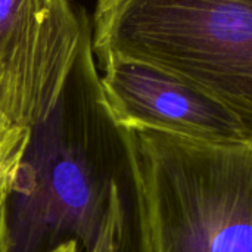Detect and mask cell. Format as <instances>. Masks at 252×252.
Segmentation results:
<instances>
[{
  "instance_id": "3",
  "label": "cell",
  "mask_w": 252,
  "mask_h": 252,
  "mask_svg": "<svg viewBox=\"0 0 252 252\" xmlns=\"http://www.w3.org/2000/svg\"><path fill=\"white\" fill-rule=\"evenodd\" d=\"M151 252H252V140L131 130Z\"/></svg>"
},
{
  "instance_id": "8",
  "label": "cell",
  "mask_w": 252,
  "mask_h": 252,
  "mask_svg": "<svg viewBox=\"0 0 252 252\" xmlns=\"http://www.w3.org/2000/svg\"><path fill=\"white\" fill-rule=\"evenodd\" d=\"M49 252H80L78 251V245L75 242H66V244H62L56 248H53L52 251Z\"/></svg>"
},
{
  "instance_id": "1",
  "label": "cell",
  "mask_w": 252,
  "mask_h": 252,
  "mask_svg": "<svg viewBox=\"0 0 252 252\" xmlns=\"http://www.w3.org/2000/svg\"><path fill=\"white\" fill-rule=\"evenodd\" d=\"M140 186L133 133L108 105L84 12L71 68L55 106L30 130L6 204L10 252L66 242L90 252L117 205Z\"/></svg>"
},
{
  "instance_id": "7",
  "label": "cell",
  "mask_w": 252,
  "mask_h": 252,
  "mask_svg": "<svg viewBox=\"0 0 252 252\" xmlns=\"http://www.w3.org/2000/svg\"><path fill=\"white\" fill-rule=\"evenodd\" d=\"M0 252H10V236L6 205L0 207Z\"/></svg>"
},
{
  "instance_id": "2",
  "label": "cell",
  "mask_w": 252,
  "mask_h": 252,
  "mask_svg": "<svg viewBox=\"0 0 252 252\" xmlns=\"http://www.w3.org/2000/svg\"><path fill=\"white\" fill-rule=\"evenodd\" d=\"M93 53L176 74L226 105L252 140V0H97Z\"/></svg>"
},
{
  "instance_id": "6",
  "label": "cell",
  "mask_w": 252,
  "mask_h": 252,
  "mask_svg": "<svg viewBox=\"0 0 252 252\" xmlns=\"http://www.w3.org/2000/svg\"><path fill=\"white\" fill-rule=\"evenodd\" d=\"M28 139L27 128L0 127V207L7 204L13 190Z\"/></svg>"
},
{
  "instance_id": "4",
  "label": "cell",
  "mask_w": 252,
  "mask_h": 252,
  "mask_svg": "<svg viewBox=\"0 0 252 252\" xmlns=\"http://www.w3.org/2000/svg\"><path fill=\"white\" fill-rule=\"evenodd\" d=\"M84 10L71 0H0V127L41 123L74 61Z\"/></svg>"
},
{
  "instance_id": "5",
  "label": "cell",
  "mask_w": 252,
  "mask_h": 252,
  "mask_svg": "<svg viewBox=\"0 0 252 252\" xmlns=\"http://www.w3.org/2000/svg\"><path fill=\"white\" fill-rule=\"evenodd\" d=\"M102 68L105 97L124 128L152 130L208 143L251 140L226 105L176 74L118 58L106 61Z\"/></svg>"
}]
</instances>
